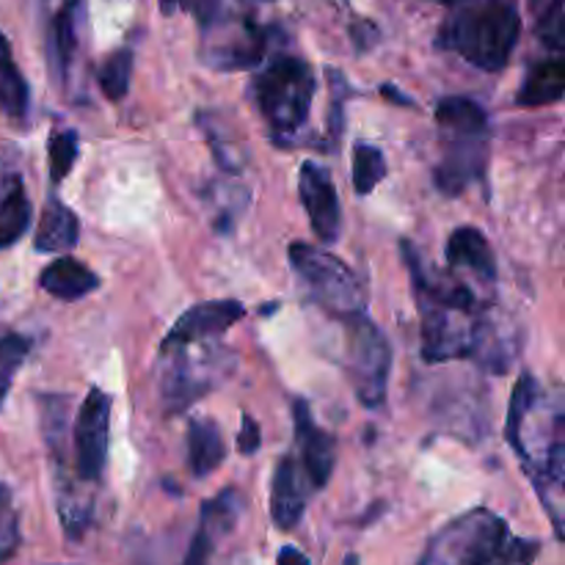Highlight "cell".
<instances>
[{
  "label": "cell",
  "mask_w": 565,
  "mask_h": 565,
  "mask_svg": "<svg viewBox=\"0 0 565 565\" xmlns=\"http://www.w3.org/2000/svg\"><path fill=\"white\" fill-rule=\"evenodd\" d=\"M401 248L423 315L425 362L480 359L486 367L505 370V359H511V353L502 351V340L494 337L497 326L483 315L478 296L463 281L425 268L412 243H403Z\"/></svg>",
  "instance_id": "1"
},
{
  "label": "cell",
  "mask_w": 565,
  "mask_h": 565,
  "mask_svg": "<svg viewBox=\"0 0 565 565\" xmlns=\"http://www.w3.org/2000/svg\"><path fill=\"white\" fill-rule=\"evenodd\" d=\"M519 33L522 14L513 0H467L450 11L439 44L478 70L500 72L516 50Z\"/></svg>",
  "instance_id": "2"
},
{
  "label": "cell",
  "mask_w": 565,
  "mask_h": 565,
  "mask_svg": "<svg viewBox=\"0 0 565 565\" xmlns=\"http://www.w3.org/2000/svg\"><path fill=\"white\" fill-rule=\"evenodd\" d=\"M248 94L263 114L274 141L290 147L309 119L315 72L307 61L296 55H276L252 77Z\"/></svg>",
  "instance_id": "3"
},
{
  "label": "cell",
  "mask_w": 565,
  "mask_h": 565,
  "mask_svg": "<svg viewBox=\"0 0 565 565\" xmlns=\"http://www.w3.org/2000/svg\"><path fill=\"white\" fill-rule=\"evenodd\" d=\"M290 265L298 279L303 281V290L323 312L342 323L362 318L364 307H367V292H364L362 279L342 259L298 241L290 246Z\"/></svg>",
  "instance_id": "4"
},
{
  "label": "cell",
  "mask_w": 565,
  "mask_h": 565,
  "mask_svg": "<svg viewBox=\"0 0 565 565\" xmlns=\"http://www.w3.org/2000/svg\"><path fill=\"white\" fill-rule=\"evenodd\" d=\"M511 539L505 519L489 508H475L441 527L428 541L417 565H489L502 555Z\"/></svg>",
  "instance_id": "5"
},
{
  "label": "cell",
  "mask_w": 565,
  "mask_h": 565,
  "mask_svg": "<svg viewBox=\"0 0 565 565\" xmlns=\"http://www.w3.org/2000/svg\"><path fill=\"white\" fill-rule=\"evenodd\" d=\"M392 370V345L384 331L362 315L348 323V373L364 408H381L386 401Z\"/></svg>",
  "instance_id": "6"
},
{
  "label": "cell",
  "mask_w": 565,
  "mask_h": 565,
  "mask_svg": "<svg viewBox=\"0 0 565 565\" xmlns=\"http://www.w3.org/2000/svg\"><path fill=\"white\" fill-rule=\"evenodd\" d=\"M174 364L163 373V406L169 414H182L191 403L207 395L210 390L221 384L230 375L232 359L226 353L215 351L204 359H191L182 351H174Z\"/></svg>",
  "instance_id": "7"
},
{
  "label": "cell",
  "mask_w": 565,
  "mask_h": 565,
  "mask_svg": "<svg viewBox=\"0 0 565 565\" xmlns=\"http://www.w3.org/2000/svg\"><path fill=\"white\" fill-rule=\"evenodd\" d=\"M110 408L114 401L108 392L92 386L75 417V469L83 483H97L103 478L105 458H108Z\"/></svg>",
  "instance_id": "8"
},
{
  "label": "cell",
  "mask_w": 565,
  "mask_h": 565,
  "mask_svg": "<svg viewBox=\"0 0 565 565\" xmlns=\"http://www.w3.org/2000/svg\"><path fill=\"white\" fill-rule=\"evenodd\" d=\"M298 196H301L303 210L309 215V226L318 235L320 243L331 246L342 235V207L337 196L334 180L326 166L307 160L298 174Z\"/></svg>",
  "instance_id": "9"
},
{
  "label": "cell",
  "mask_w": 565,
  "mask_h": 565,
  "mask_svg": "<svg viewBox=\"0 0 565 565\" xmlns=\"http://www.w3.org/2000/svg\"><path fill=\"white\" fill-rule=\"evenodd\" d=\"M243 315H246V307L241 301H232V298L196 303L188 312H182L177 323L171 326L163 340V353L182 351V348H191L196 342H207L210 337L224 334L230 326L243 320Z\"/></svg>",
  "instance_id": "10"
},
{
  "label": "cell",
  "mask_w": 565,
  "mask_h": 565,
  "mask_svg": "<svg viewBox=\"0 0 565 565\" xmlns=\"http://www.w3.org/2000/svg\"><path fill=\"white\" fill-rule=\"evenodd\" d=\"M292 419H296V439L298 452H301L303 475H307L312 489H326L337 463L334 436L315 423L307 401H296V406H292Z\"/></svg>",
  "instance_id": "11"
},
{
  "label": "cell",
  "mask_w": 565,
  "mask_h": 565,
  "mask_svg": "<svg viewBox=\"0 0 565 565\" xmlns=\"http://www.w3.org/2000/svg\"><path fill=\"white\" fill-rule=\"evenodd\" d=\"M489 138H469V136H447L445 158L436 166L434 180L436 188L447 196H458L467 191L475 180L483 177L486 169V149Z\"/></svg>",
  "instance_id": "12"
},
{
  "label": "cell",
  "mask_w": 565,
  "mask_h": 565,
  "mask_svg": "<svg viewBox=\"0 0 565 565\" xmlns=\"http://www.w3.org/2000/svg\"><path fill=\"white\" fill-rule=\"evenodd\" d=\"M303 511H307V494L301 486V469L292 458H281L270 483V519L276 527L290 533L303 519Z\"/></svg>",
  "instance_id": "13"
},
{
  "label": "cell",
  "mask_w": 565,
  "mask_h": 565,
  "mask_svg": "<svg viewBox=\"0 0 565 565\" xmlns=\"http://www.w3.org/2000/svg\"><path fill=\"white\" fill-rule=\"evenodd\" d=\"M33 218L31 199L20 171L0 163V248H9L28 232Z\"/></svg>",
  "instance_id": "14"
},
{
  "label": "cell",
  "mask_w": 565,
  "mask_h": 565,
  "mask_svg": "<svg viewBox=\"0 0 565 565\" xmlns=\"http://www.w3.org/2000/svg\"><path fill=\"white\" fill-rule=\"evenodd\" d=\"M447 263L452 270H469L486 285L497 281V259L491 252V243L475 226H461L447 241Z\"/></svg>",
  "instance_id": "15"
},
{
  "label": "cell",
  "mask_w": 565,
  "mask_h": 565,
  "mask_svg": "<svg viewBox=\"0 0 565 565\" xmlns=\"http://www.w3.org/2000/svg\"><path fill=\"white\" fill-rule=\"evenodd\" d=\"M39 287H42L47 296L58 298V301L64 303H72L97 290L99 276L94 274L88 265H83L81 259L58 257L39 274Z\"/></svg>",
  "instance_id": "16"
},
{
  "label": "cell",
  "mask_w": 565,
  "mask_h": 565,
  "mask_svg": "<svg viewBox=\"0 0 565 565\" xmlns=\"http://www.w3.org/2000/svg\"><path fill=\"white\" fill-rule=\"evenodd\" d=\"M563 92H565L563 55H552V58L535 61V64L530 66L516 103L524 105V108L555 105L563 99Z\"/></svg>",
  "instance_id": "17"
},
{
  "label": "cell",
  "mask_w": 565,
  "mask_h": 565,
  "mask_svg": "<svg viewBox=\"0 0 565 565\" xmlns=\"http://www.w3.org/2000/svg\"><path fill=\"white\" fill-rule=\"evenodd\" d=\"M185 450L188 469H191L193 478L202 480L207 478V475H213L226 456L218 425L210 423V419H191V423H188Z\"/></svg>",
  "instance_id": "18"
},
{
  "label": "cell",
  "mask_w": 565,
  "mask_h": 565,
  "mask_svg": "<svg viewBox=\"0 0 565 565\" xmlns=\"http://www.w3.org/2000/svg\"><path fill=\"white\" fill-rule=\"evenodd\" d=\"M77 235H81V224H77L75 213L66 204H61L58 199H47V204L42 210V218H39L33 248L39 254L70 252L77 243Z\"/></svg>",
  "instance_id": "19"
},
{
  "label": "cell",
  "mask_w": 565,
  "mask_h": 565,
  "mask_svg": "<svg viewBox=\"0 0 565 565\" xmlns=\"http://www.w3.org/2000/svg\"><path fill=\"white\" fill-rule=\"evenodd\" d=\"M265 55V31L257 28L254 22H246L243 31L235 39L224 44H215L210 50L207 61L215 70H248L257 66Z\"/></svg>",
  "instance_id": "20"
},
{
  "label": "cell",
  "mask_w": 565,
  "mask_h": 565,
  "mask_svg": "<svg viewBox=\"0 0 565 565\" xmlns=\"http://www.w3.org/2000/svg\"><path fill=\"white\" fill-rule=\"evenodd\" d=\"M436 121L445 136L489 138V114L469 97H445L436 105Z\"/></svg>",
  "instance_id": "21"
},
{
  "label": "cell",
  "mask_w": 565,
  "mask_h": 565,
  "mask_svg": "<svg viewBox=\"0 0 565 565\" xmlns=\"http://www.w3.org/2000/svg\"><path fill=\"white\" fill-rule=\"evenodd\" d=\"M77 9H81V0H61V9L55 11L53 20H50V33H47L50 61H53L61 81L66 77V72H70L72 66V58H75Z\"/></svg>",
  "instance_id": "22"
},
{
  "label": "cell",
  "mask_w": 565,
  "mask_h": 565,
  "mask_svg": "<svg viewBox=\"0 0 565 565\" xmlns=\"http://www.w3.org/2000/svg\"><path fill=\"white\" fill-rule=\"evenodd\" d=\"M28 108H31V92H28V83L22 77L20 66L14 64L9 39L0 31V110L11 121H22Z\"/></svg>",
  "instance_id": "23"
},
{
  "label": "cell",
  "mask_w": 565,
  "mask_h": 565,
  "mask_svg": "<svg viewBox=\"0 0 565 565\" xmlns=\"http://www.w3.org/2000/svg\"><path fill=\"white\" fill-rule=\"evenodd\" d=\"M386 177V158L379 147L373 143L359 141L353 147V191L359 196H367L375 188L381 185V180Z\"/></svg>",
  "instance_id": "24"
},
{
  "label": "cell",
  "mask_w": 565,
  "mask_h": 565,
  "mask_svg": "<svg viewBox=\"0 0 565 565\" xmlns=\"http://www.w3.org/2000/svg\"><path fill=\"white\" fill-rule=\"evenodd\" d=\"M130 77H132L130 47H121L116 50V53H110L97 72L99 88H103V94L110 99V103H119V99L127 97V92H130Z\"/></svg>",
  "instance_id": "25"
},
{
  "label": "cell",
  "mask_w": 565,
  "mask_h": 565,
  "mask_svg": "<svg viewBox=\"0 0 565 565\" xmlns=\"http://www.w3.org/2000/svg\"><path fill=\"white\" fill-rule=\"evenodd\" d=\"M77 132L75 130H55L47 143V163L53 182H64L77 160Z\"/></svg>",
  "instance_id": "26"
},
{
  "label": "cell",
  "mask_w": 565,
  "mask_h": 565,
  "mask_svg": "<svg viewBox=\"0 0 565 565\" xmlns=\"http://www.w3.org/2000/svg\"><path fill=\"white\" fill-rule=\"evenodd\" d=\"M28 351H31V342L20 334H6L0 337V406H3L6 395L11 390V381H14L17 370L25 362Z\"/></svg>",
  "instance_id": "27"
},
{
  "label": "cell",
  "mask_w": 565,
  "mask_h": 565,
  "mask_svg": "<svg viewBox=\"0 0 565 565\" xmlns=\"http://www.w3.org/2000/svg\"><path fill=\"white\" fill-rule=\"evenodd\" d=\"M539 39L555 55L563 53L565 47V22H563V0H550L544 6V17L539 22Z\"/></svg>",
  "instance_id": "28"
},
{
  "label": "cell",
  "mask_w": 565,
  "mask_h": 565,
  "mask_svg": "<svg viewBox=\"0 0 565 565\" xmlns=\"http://www.w3.org/2000/svg\"><path fill=\"white\" fill-rule=\"evenodd\" d=\"M221 539H224V533H218V530L210 527L207 522L199 519V530L196 535H193L191 546H188V555L185 561H182V565H210V561H213L215 544H218Z\"/></svg>",
  "instance_id": "29"
},
{
  "label": "cell",
  "mask_w": 565,
  "mask_h": 565,
  "mask_svg": "<svg viewBox=\"0 0 565 565\" xmlns=\"http://www.w3.org/2000/svg\"><path fill=\"white\" fill-rule=\"evenodd\" d=\"M17 550V513L11 505V494L0 486V561Z\"/></svg>",
  "instance_id": "30"
},
{
  "label": "cell",
  "mask_w": 565,
  "mask_h": 565,
  "mask_svg": "<svg viewBox=\"0 0 565 565\" xmlns=\"http://www.w3.org/2000/svg\"><path fill=\"white\" fill-rule=\"evenodd\" d=\"M237 447H241L243 456H254L259 450V425L257 419L243 414L241 419V434H237Z\"/></svg>",
  "instance_id": "31"
},
{
  "label": "cell",
  "mask_w": 565,
  "mask_h": 565,
  "mask_svg": "<svg viewBox=\"0 0 565 565\" xmlns=\"http://www.w3.org/2000/svg\"><path fill=\"white\" fill-rule=\"evenodd\" d=\"M276 565H309L307 555H301V552L296 550V546H285V550L279 552V557H276Z\"/></svg>",
  "instance_id": "32"
},
{
  "label": "cell",
  "mask_w": 565,
  "mask_h": 565,
  "mask_svg": "<svg viewBox=\"0 0 565 565\" xmlns=\"http://www.w3.org/2000/svg\"><path fill=\"white\" fill-rule=\"evenodd\" d=\"M381 92H384V97H392V99H397V103H403V105H412V99H408V97H403V94H397L395 88H392V86H384V88H381Z\"/></svg>",
  "instance_id": "33"
},
{
  "label": "cell",
  "mask_w": 565,
  "mask_h": 565,
  "mask_svg": "<svg viewBox=\"0 0 565 565\" xmlns=\"http://www.w3.org/2000/svg\"><path fill=\"white\" fill-rule=\"evenodd\" d=\"M436 3H445V6H458V3H467V0H436Z\"/></svg>",
  "instance_id": "34"
},
{
  "label": "cell",
  "mask_w": 565,
  "mask_h": 565,
  "mask_svg": "<svg viewBox=\"0 0 565 565\" xmlns=\"http://www.w3.org/2000/svg\"><path fill=\"white\" fill-rule=\"evenodd\" d=\"M342 565H359V557H356V555L345 557V563H342Z\"/></svg>",
  "instance_id": "35"
},
{
  "label": "cell",
  "mask_w": 565,
  "mask_h": 565,
  "mask_svg": "<svg viewBox=\"0 0 565 565\" xmlns=\"http://www.w3.org/2000/svg\"><path fill=\"white\" fill-rule=\"evenodd\" d=\"M541 3H544V6H546V0H530V6H533V9H535V11H539V9H541Z\"/></svg>",
  "instance_id": "36"
}]
</instances>
